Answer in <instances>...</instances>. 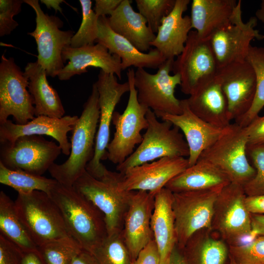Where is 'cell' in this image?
<instances>
[{
	"label": "cell",
	"instance_id": "6da1fadb",
	"mask_svg": "<svg viewBox=\"0 0 264 264\" xmlns=\"http://www.w3.org/2000/svg\"><path fill=\"white\" fill-rule=\"evenodd\" d=\"M48 196L59 209L71 237L91 253L108 236L103 213L73 186L57 182Z\"/></svg>",
	"mask_w": 264,
	"mask_h": 264
},
{
	"label": "cell",
	"instance_id": "7a4b0ae2",
	"mask_svg": "<svg viewBox=\"0 0 264 264\" xmlns=\"http://www.w3.org/2000/svg\"><path fill=\"white\" fill-rule=\"evenodd\" d=\"M99 93L95 83L91 93L84 104L82 112L73 127L69 157L63 163H54L49 169L52 177L59 183L73 186L86 171L93 157L98 123L100 116Z\"/></svg>",
	"mask_w": 264,
	"mask_h": 264
},
{
	"label": "cell",
	"instance_id": "3957f363",
	"mask_svg": "<svg viewBox=\"0 0 264 264\" xmlns=\"http://www.w3.org/2000/svg\"><path fill=\"white\" fill-rule=\"evenodd\" d=\"M14 204L19 218L38 247L56 240L72 239L59 209L46 193L39 191L18 193Z\"/></svg>",
	"mask_w": 264,
	"mask_h": 264
},
{
	"label": "cell",
	"instance_id": "277c9868",
	"mask_svg": "<svg viewBox=\"0 0 264 264\" xmlns=\"http://www.w3.org/2000/svg\"><path fill=\"white\" fill-rule=\"evenodd\" d=\"M123 174L108 169L99 179L87 171L73 186L90 201L104 214L108 235L121 232L124 219L133 191H123L118 188Z\"/></svg>",
	"mask_w": 264,
	"mask_h": 264
},
{
	"label": "cell",
	"instance_id": "5b68a950",
	"mask_svg": "<svg viewBox=\"0 0 264 264\" xmlns=\"http://www.w3.org/2000/svg\"><path fill=\"white\" fill-rule=\"evenodd\" d=\"M148 127L141 142L116 170L124 174L128 169L161 158L189 156V150L183 134L167 121L160 122L154 112L148 109Z\"/></svg>",
	"mask_w": 264,
	"mask_h": 264
},
{
	"label": "cell",
	"instance_id": "8992f818",
	"mask_svg": "<svg viewBox=\"0 0 264 264\" xmlns=\"http://www.w3.org/2000/svg\"><path fill=\"white\" fill-rule=\"evenodd\" d=\"M246 196L243 186L230 183L221 190L215 202L211 229L228 246L245 243L256 237L244 204Z\"/></svg>",
	"mask_w": 264,
	"mask_h": 264
},
{
	"label": "cell",
	"instance_id": "52a82bcc",
	"mask_svg": "<svg viewBox=\"0 0 264 264\" xmlns=\"http://www.w3.org/2000/svg\"><path fill=\"white\" fill-rule=\"evenodd\" d=\"M247 144L245 127L235 123L231 124L225 132L201 154L198 159L215 165L228 177L231 183L244 186L256 173L247 155Z\"/></svg>",
	"mask_w": 264,
	"mask_h": 264
},
{
	"label": "cell",
	"instance_id": "ba28073f",
	"mask_svg": "<svg viewBox=\"0 0 264 264\" xmlns=\"http://www.w3.org/2000/svg\"><path fill=\"white\" fill-rule=\"evenodd\" d=\"M134 73L133 68H129L127 72L130 89L125 110L121 114L115 111L112 116L115 131L107 147V158L117 165L133 153L136 145L140 144L143 138L141 132L146 130L148 125L146 115L149 109L138 100Z\"/></svg>",
	"mask_w": 264,
	"mask_h": 264
},
{
	"label": "cell",
	"instance_id": "9c48e42d",
	"mask_svg": "<svg viewBox=\"0 0 264 264\" xmlns=\"http://www.w3.org/2000/svg\"><path fill=\"white\" fill-rule=\"evenodd\" d=\"M174 60H166L155 74L149 73L143 68H137L135 71L134 84L138 100L153 110L155 115L182 112L181 100L175 95L176 86L181 84L180 76L178 74H170L173 71Z\"/></svg>",
	"mask_w": 264,
	"mask_h": 264
},
{
	"label": "cell",
	"instance_id": "30bf717a",
	"mask_svg": "<svg viewBox=\"0 0 264 264\" xmlns=\"http://www.w3.org/2000/svg\"><path fill=\"white\" fill-rule=\"evenodd\" d=\"M36 13V28L28 34L33 37L37 45V62L51 77L57 76L64 67L62 53L70 45L74 35L72 30L63 31L62 21L57 17L49 16L41 9L38 0H24Z\"/></svg>",
	"mask_w": 264,
	"mask_h": 264
},
{
	"label": "cell",
	"instance_id": "8fae6325",
	"mask_svg": "<svg viewBox=\"0 0 264 264\" xmlns=\"http://www.w3.org/2000/svg\"><path fill=\"white\" fill-rule=\"evenodd\" d=\"M99 93L100 116L97 132L94 154L87 166L86 171L92 176L101 179L107 169L101 163L107 159V149L110 137V126L115 108L122 96L130 91L127 82L119 83L115 75L100 69L95 83Z\"/></svg>",
	"mask_w": 264,
	"mask_h": 264
},
{
	"label": "cell",
	"instance_id": "7c38bea8",
	"mask_svg": "<svg viewBox=\"0 0 264 264\" xmlns=\"http://www.w3.org/2000/svg\"><path fill=\"white\" fill-rule=\"evenodd\" d=\"M241 3L239 0L228 22L209 38L219 68L246 60L251 41L264 39L255 28L258 20L256 17H251L246 22H243Z\"/></svg>",
	"mask_w": 264,
	"mask_h": 264
},
{
	"label": "cell",
	"instance_id": "4fadbf2b",
	"mask_svg": "<svg viewBox=\"0 0 264 264\" xmlns=\"http://www.w3.org/2000/svg\"><path fill=\"white\" fill-rule=\"evenodd\" d=\"M220 190L173 193L176 245L182 249L190 237L203 228H211L215 202Z\"/></svg>",
	"mask_w": 264,
	"mask_h": 264
},
{
	"label": "cell",
	"instance_id": "5bb4252c",
	"mask_svg": "<svg viewBox=\"0 0 264 264\" xmlns=\"http://www.w3.org/2000/svg\"><path fill=\"white\" fill-rule=\"evenodd\" d=\"M218 70L209 39L200 37L192 30L183 50L173 64L174 74L180 76L181 91L190 95L196 88L215 78Z\"/></svg>",
	"mask_w": 264,
	"mask_h": 264
},
{
	"label": "cell",
	"instance_id": "9a60e30c",
	"mask_svg": "<svg viewBox=\"0 0 264 264\" xmlns=\"http://www.w3.org/2000/svg\"><path fill=\"white\" fill-rule=\"evenodd\" d=\"M62 153L59 144L41 135H26L0 143V162L12 170L42 176Z\"/></svg>",
	"mask_w": 264,
	"mask_h": 264
},
{
	"label": "cell",
	"instance_id": "2e32d148",
	"mask_svg": "<svg viewBox=\"0 0 264 264\" xmlns=\"http://www.w3.org/2000/svg\"><path fill=\"white\" fill-rule=\"evenodd\" d=\"M29 82L13 58L2 54L0 63V124L12 116L23 125L35 117L33 98L27 90Z\"/></svg>",
	"mask_w": 264,
	"mask_h": 264
},
{
	"label": "cell",
	"instance_id": "e0dca14e",
	"mask_svg": "<svg viewBox=\"0 0 264 264\" xmlns=\"http://www.w3.org/2000/svg\"><path fill=\"white\" fill-rule=\"evenodd\" d=\"M221 88L226 98L230 120L236 121L251 108L255 97L256 78L246 60L219 68Z\"/></svg>",
	"mask_w": 264,
	"mask_h": 264
},
{
	"label": "cell",
	"instance_id": "ac0fdd59",
	"mask_svg": "<svg viewBox=\"0 0 264 264\" xmlns=\"http://www.w3.org/2000/svg\"><path fill=\"white\" fill-rule=\"evenodd\" d=\"M188 167L185 157L161 158L128 169L123 174L118 188L123 191H146L155 196Z\"/></svg>",
	"mask_w": 264,
	"mask_h": 264
},
{
	"label": "cell",
	"instance_id": "d6986e66",
	"mask_svg": "<svg viewBox=\"0 0 264 264\" xmlns=\"http://www.w3.org/2000/svg\"><path fill=\"white\" fill-rule=\"evenodd\" d=\"M181 102L180 114L160 113L156 116L170 122L183 132L189 150V167L197 162L201 154L225 132L227 127L220 128L203 120L190 110L186 99L181 100Z\"/></svg>",
	"mask_w": 264,
	"mask_h": 264
},
{
	"label": "cell",
	"instance_id": "ffe728a7",
	"mask_svg": "<svg viewBox=\"0 0 264 264\" xmlns=\"http://www.w3.org/2000/svg\"><path fill=\"white\" fill-rule=\"evenodd\" d=\"M155 195L144 191H133L122 231L125 243L133 262L154 239L151 220Z\"/></svg>",
	"mask_w": 264,
	"mask_h": 264
},
{
	"label": "cell",
	"instance_id": "44dd1931",
	"mask_svg": "<svg viewBox=\"0 0 264 264\" xmlns=\"http://www.w3.org/2000/svg\"><path fill=\"white\" fill-rule=\"evenodd\" d=\"M78 118L77 115H66L60 118L40 115L23 125L7 120L0 124V142L13 143L22 136L47 135L58 142L63 154L69 155L71 143L67 133L71 132Z\"/></svg>",
	"mask_w": 264,
	"mask_h": 264
},
{
	"label": "cell",
	"instance_id": "7402d4cb",
	"mask_svg": "<svg viewBox=\"0 0 264 264\" xmlns=\"http://www.w3.org/2000/svg\"><path fill=\"white\" fill-rule=\"evenodd\" d=\"M62 56L64 63L66 60L68 63L57 75L60 80H67L75 75L86 73L90 66L99 67L121 79V59L99 43L79 48L67 46L63 49Z\"/></svg>",
	"mask_w": 264,
	"mask_h": 264
},
{
	"label": "cell",
	"instance_id": "603a6c76",
	"mask_svg": "<svg viewBox=\"0 0 264 264\" xmlns=\"http://www.w3.org/2000/svg\"><path fill=\"white\" fill-rule=\"evenodd\" d=\"M98 27L95 43L101 44L110 53L119 57L122 70L132 66L137 68L157 69L166 60L155 48L151 49L148 53L138 50L128 40L111 29L107 16L99 17Z\"/></svg>",
	"mask_w": 264,
	"mask_h": 264
},
{
	"label": "cell",
	"instance_id": "cb8c5ba5",
	"mask_svg": "<svg viewBox=\"0 0 264 264\" xmlns=\"http://www.w3.org/2000/svg\"><path fill=\"white\" fill-rule=\"evenodd\" d=\"M190 0H176L171 12L162 20L156 37L151 44L167 59H175L184 49L192 30L190 17L183 16Z\"/></svg>",
	"mask_w": 264,
	"mask_h": 264
},
{
	"label": "cell",
	"instance_id": "d4e9b609",
	"mask_svg": "<svg viewBox=\"0 0 264 264\" xmlns=\"http://www.w3.org/2000/svg\"><path fill=\"white\" fill-rule=\"evenodd\" d=\"M186 99L190 110L203 120L226 128L231 123L228 104L218 75L196 88Z\"/></svg>",
	"mask_w": 264,
	"mask_h": 264
},
{
	"label": "cell",
	"instance_id": "484cf974",
	"mask_svg": "<svg viewBox=\"0 0 264 264\" xmlns=\"http://www.w3.org/2000/svg\"><path fill=\"white\" fill-rule=\"evenodd\" d=\"M173 200V193L165 187L155 196L151 226L159 253L160 264L166 263L177 242Z\"/></svg>",
	"mask_w": 264,
	"mask_h": 264
},
{
	"label": "cell",
	"instance_id": "4316f807",
	"mask_svg": "<svg viewBox=\"0 0 264 264\" xmlns=\"http://www.w3.org/2000/svg\"><path fill=\"white\" fill-rule=\"evenodd\" d=\"M132 1L123 0L117 8L108 18L111 29L132 44L138 50L145 52L151 46L156 35L147 24L146 19L135 12Z\"/></svg>",
	"mask_w": 264,
	"mask_h": 264
},
{
	"label": "cell",
	"instance_id": "83f0119b",
	"mask_svg": "<svg viewBox=\"0 0 264 264\" xmlns=\"http://www.w3.org/2000/svg\"><path fill=\"white\" fill-rule=\"evenodd\" d=\"M231 183L228 177L212 163L198 159L172 179L165 188L173 193L220 190Z\"/></svg>",
	"mask_w": 264,
	"mask_h": 264
},
{
	"label": "cell",
	"instance_id": "f1b7e54d",
	"mask_svg": "<svg viewBox=\"0 0 264 264\" xmlns=\"http://www.w3.org/2000/svg\"><path fill=\"white\" fill-rule=\"evenodd\" d=\"M24 74L28 80V88L35 105V115L58 118L64 116L61 100L48 83L45 70L36 61L26 65Z\"/></svg>",
	"mask_w": 264,
	"mask_h": 264
},
{
	"label": "cell",
	"instance_id": "f546056e",
	"mask_svg": "<svg viewBox=\"0 0 264 264\" xmlns=\"http://www.w3.org/2000/svg\"><path fill=\"white\" fill-rule=\"evenodd\" d=\"M237 4L236 0H193L190 16L192 28L200 37L209 39L228 22Z\"/></svg>",
	"mask_w": 264,
	"mask_h": 264
},
{
	"label": "cell",
	"instance_id": "4dcf8cb0",
	"mask_svg": "<svg viewBox=\"0 0 264 264\" xmlns=\"http://www.w3.org/2000/svg\"><path fill=\"white\" fill-rule=\"evenodd\" d=\"M211 228L193 234L181 249L188 264H224L229 247Z\"/></svg>",
	"mask_w": 264,
	"mask_h": 264
},
{
	"label": "cell",
	"instance_id": "1f68e13d",
	"mask_svg": "<svg viewBox=\"0 0 264 264\" xmlns=\"http://www.w3.org/2000/svg\"><path fill=\"white\" fill-rule=\"evenodd\" d=\"M0 231L24 253L38 250L16 212L14 202L2 191L0 192Z\"/></svg>",
	"mask_w": 264,
	"mask_h": 264
},
{
	"label": "cell",
	"instance_id": "d6a6232c",
	"mask_svg": "<svg viewBox=\"0 0 264 264\" xmlns=\"http://www.w3.org/2000/svg\"><path fill=\"white\" fill-rule=\"evenodd\" d=\"M54 178H48L21 170H12L0 162V182L8 186L18 193H29L39 191L49 194L57 183Z\"/></svg>",
	"mask_w": 264,
	"mask_h": 264
},
{
	"label": "cell",
	"instance_id": "836d02e7",
	"mask_svg": "<svg viewBox=\"0 0 264 264\" xmlns=\"http://www.w3.org/2000/svg\"><path fill=\"white\" fill-rule=\"evenodd\" d=\"M246 60L253 67L256 78L255 97L249 110L242 116L235 121L237 124L246 127L259 116L264 107V48L251 46Z\"/></svg>",
	"mask_w": 264,
	"mask_h": 264
},
{
	"label": "cell",
	"instance_id": "e575fe53",
	"mask_svg": "<svg viewBox=\"0 0 264 264\" xmlns=\"http://www.w3.org/2000/svg\"><path fill=\"white\" fill-rule=\"evenodd\" d=\"M91 254L98 264H132L122 232L108 235Z\"/></svg>",
	"mask_w": 264,
	"mask_h": 264
},
{
	"label": "cell",
	"instance_id": "d590c367",
	"mask_svg": "<svg viewBox=\"0 0 264 264\" xmlns=\"http://www.w3.org/2000/svg\"><path fill=\"white\" fill-rule=\"evenodd\" d=\"M82 249L73 239L56 240L38 247V251L46 264H71Z\"/></svg>",
	"mask_w": 264,
	"mask_h": 264
},
{
	"label": "cell",
	"instance_id": "8d00e7d4",
	"mask_svg": "<svg viewBox=\"0 0 264 264\" xmlns=\"http://www.w3.org/2000/svg\"><path fill=\"white\" fill-rule=\"evenodd\" d=\"M82 12V20L78 31L72 37L70 46L79 48L93 44L97 38L99 17L92 9V1L80 0Z\"/></svg>",
	"mask_w": 264,
	"mask_h": 264
},
{
	"label": "cell",
	"instance_id": "74e56055",
	"mask_svg": "<svg viewBox=\"0 0 264 264\" xmlns=\"http://www.w3.org/2000/svg\"><path fill=\"white\" fill-rule=\"evenodd\" d=\"M176 0H135L139 12L146 19L147 24L157 33L163 19L175 6Z\"/></svg>",
	"mask_w": 264,
	"mask_h": 264
},
{
	"label": "cell",
	"instance_id": "f35d334b",
	"mask_svg": "<svg viewBox=\"0 0 264 264\" xmlns=\"http://www.w3.org/2000/svg\"><path fill=\"white\" fill-rule=\"evenodd\" d=\"M228 247L230 256L238 264H264V235L245 243Z\"/></svg>",
	"mask_w": 264,
	"mask_h": 264
},
{
	"label": "cell",
	"instance_id": "ab89813d",
	"mask_svg": "<svg viewBox=\"0 0 264 264\" xmlns=\"http://www.w3.org/2000/svg\"><path fill=\"white\" fill-rule=\"evenodd\" d=\"M248 160L256 170L254 177L243 188L246 196L264 194V145H247L246 149Z\"/></svg>",
	"mask_w": 264,
	"mask_h": 264
},
{
	"label": "cell",
	"instance_id": "60d3db41",
	"mask_svg": "<svg viewBox=\"0 0 264 264\" xmlns=\"http://www.w3.org/2000/svg\"><path fill=\"white\" fill-rule=\"evenodd\" d=\"M22 0H0V36L3 37L11 34L18 25L14 20V16L22 10Z\"/></svg>",
	"mask_w": 264,
	"mask_h": 264
},
{
	"label": "cell",
	"instance_id": "b9f144b4",
	"mask_svg": "<svg viewBox=\"0 0 264 264\" xmlns=\"http://www.w3.org/2000/svg\"><path fill=\"white\" fill-rule=\"evenodd\" d=\"M24 252L0 234V264H22Z\"/></svg>",
	"mask_w": 264,
	"mask_h": 264
},
{
	"label": "cell",
	"instance_id": "7bdbcfd3",
	"mask_svg": "<svg viewBox=\"0 0 264 264\" xmlns=\"http://www.w3.org/2000/svg\"><path fill=\"white\" fill-rule=\"evenodd\" d=\"M247 145H264V116H258L245 127Z\"/></svg>",
	"mask_w": 264,
	"mask_h": 264
},
{
	"label": "cell",
	"instance_id": "ee69618b",
	"mask_svg": "<svg viewBox=\"0 0 264 264\" xmlns=\"http://www.w3.org/2000/svg\"><path fill=\"white\" fill-rule=\"evenodd\" d=\"M132 264H160L159 253L154 239L140 252Z\"/></svg>",
	"mask_w": 264,
	"mask_h": 264
},
{
	"label": "cell",
	"instance_id": "f6af8a7d",
	"mask_svg": "<svg viewBox=\"0 0 264 264\" xmlns=\"http://www.w3.org/2000/svg\"><path fill=\"white\" fill-rule=\"evenodd\" d=\"M123 0H96L93 10L98 16H110Z\"/></svg>",
	"mask_w": 264,
	"mask_h": 264
},
{
	"label": "cell",
	"instance_id": "bcb514c9",
	"mask_svg": "<svg viewBox=\"0 0 264 264\" xmlns=\"http://www.w3.org/2000/svg\"><path fill=\"white\" fill-rule=\"evenodd\" d=\"M244 204L250 214L264 215V194L246 196L244 199Z\"/></svg>",
	"mask_w": 264,
	"mask_h": 264
},
{
	"label": "cell",
	"instance_id": "7dc6e473",
	"mask_svg": "<svg viewBox=\"0 0 264 264\" xmlns=\"http://www.w3.org/2000/svg\"><path fill=\"white\" fill-rule=\"evenodd\" d=\"M253 234L257 237L264 235V215L251 214Z\"/></svg>",
	"mask_w": 264,
	"mask_h": 264
},
{
	"label": "cell",
	"instance_id": "c3c4849f",
	"mask_svg": "<svg viewBox=\"0 0 264 264\" xmlns=\"http://www.w3.org/2000/svg\"><path fill=\"white\" fill-rule=\"evenodd\" d=\"M71 264H98V263L91 253L82 249L74 257Z\"/></svg>",
	"mask_w": 264,
	"mask_h": 264
},
{
	"label": "cell",
	"instance_id": "681fc988",
	"mask_svg": "<svg viewBox=\"0 0 264 264\" xmlns=\"http://www.w3.org/2000/svg\"><path fill=\"white\" fill-rule=\"evenodd\" d=\"M22 264H46L38 251L24 253Z\"/></svg>",
	"mask_w": 264,
	"mask_h": 264
},
{
	"label": "cell",
	"instance_id": "f907efd6",
	"mask_svg": "<svg viewBox=\"0 0 264 264\" xmlns=\"http://www.w3.org/2000/svg\"><path fill=\"white\" fill-rule=\"evenodd\" d=\"M165 264H188L181 249L175 246Z\"/></svg>",
	"mask_w": 264,
	"mask_h": 264
},
{
	"label": "cell",
	"instance_id": "816d5d0a",
	"mask_svg": "<svg viewBox=\"0 0 264 264\" xmlns=\"http://www.w3.org/2000/svg\"><path fill=\"white\" fill-rule=\"evenodd\" d=\"M41 2L44 4L48 8H53L56 12L62 11V9L60 7V4L64 2L62 0H42Z\"/></svg>",
	"mask_w": 264,
	"mask_h": 264
},
{
	"label": "cell",
	"instance_id": "f5cc1de1",
	"mask_svg": "<svg viewBox=\"0 0 264 264\" xmlns=\"http://www.w3.org/2000/svg\"><path fill=\"white\" fill-rule=\"evenodd\" d=\"M255 15L257 20L264 23V0L262 1L260 7L256 11Z\"/></svg>",
	"mask_w": 264,
	"mask_h": 264
},
{
	"label": "cell",
	"instance_id": "db71d44e",
	"mask_svg": "<svg viewBox=\"0 0 264 264\" xmlns=\"http://www.w3.org/2000/svg\"><path fill=\"white\" fill-rule=\"evenodd\" d=\"M229 258H230V264H238L230 256H229Z\"/></svg>",
	"mask_w": 264,
	"mask_h": 264
}]
</instances>
